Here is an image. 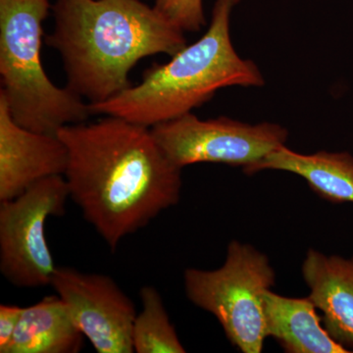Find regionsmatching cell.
Instances as JSON below:
<instances>
[{
  "instance_id": "1",
  "label": "cell",
  "mask_w": 353,
  "mask_h": 353,
  "mask_svg": "<svg viewBox=\"0 0 353 353\" xmlns=\"http://www.w3.org/2000/svg\"><path fill=\"white\" fill-rule=\"evenodd\" d=\"M70 199L109 248L148 226L181 199L182 169L166 157L152 129L108 116L67 125Z\"/></svg>"
},
{
  "instance_id": "2",
  "label": "cell",
  "mask_w": 353,
  "mask_h": 353,
  "mask_svg": "<svg viewBox=\"0 0 353 353\" xmlns=\"http://www.w3.org/2000/svg\"><path fill=\"white\" fill-rule=\"evenodd\" d=\"M51 11L54 29L44 41L62 58L67 88L90 104L132 87L139 60L188 46L180 27L141 0H54Z\"/></svg>"
},
{
  "instance_id": "3",
  "label": "cell",
  "mask_w": 353,
  "mask_h": 353,
  "mask_svg": "<svg viewBox=\"0 0 353 353\" xmlns=\"http://www.w3.org/2000/svg\"><path fill=\"white\" fill-rule=\"evenodd\" d=\"M241 0H216L208 32L185 46L168 63H154L143 80L113 99L90 104L92 114H104L154 127L182 117L210 101L222 88L262 87L257 65L234 50L230 21Z\"/></svg>"
},
{
  "instance_id": "4",
  "label": "cell",
  "mask_w": 353,
  "mask_h": 353,
  "mask_svg": "<svg viewBox=\"0 0 353 353\" xmlns=\"http://www.w3.org/2000/svg\"><path fill=\"white\" fill-rule=\"evenodd\" d=\"M51 6L50 0H0V94L20 126L57 134L92 114L82 97L57 87L44 71L43 25Z\"/></svg>"
},
{
  "instance_id": "5",
  "label": "cell",
  "mask_w": 353,
  "mask_h": 353,
  "mask_svg": "<svg viewBox=\"0 0 353 353\" xmlns=\"http://www.w3.org/2000/svg\"><path fill=\"white\" fill-rule=\"evenodd\" d=\"M275 282L269 257L236 240L228 245L226 259L219 268L183 272V288L190 303L214 316L228 340L243 353L263 350L268 338L264 294Z\"/></svg>"
},
{
  "instance_id": "6",
  "label": "cell",
  "mask_w": 353,
  "mask_h": 353,
  "mask_svg": "<svg viewBox=\"0 0 353 353\" xmlns=\"http://www.w3.org/2000/svg\"><path fill=\"white\" fill-rule=\"evenodd\" d=\"M68 199L64 176H53L16 199L0 201V273L14 287L50 285L57 266L46 241V223L64 214Z\"/></svg>"
},
{
  "instance_id": "7",
  "label": "cell",
  "mask_w": 353,
  "mask_h": 353,
  "mask_svg": "<svg viewBox=\"0 0 353 353\" xmlns=\"http://www.w3.org/2000/svg\"><path fill=\"white\" fill-rule=\"evenodd\" d=\"M152 132L166 157L181 169L221 163L245 171L289 139V131L274 123L250 125L224 116L201 120L192 112L158 124Z\"/></svg>"
},
{
  "instance_id": "8",
  "label": "cell",
  "mask_w": 353,
  "mask_h": 353,
  "mask_svg": "<svg viewBox=\"0 0 353 353\" xmlns=\"http://www.w3.org/2000/svg\"><path fill=\"white\" fill-rule=\"evenodd\" d=\"M50 287L97 352H134L132 328L138 312L112 278L57 267Z\"/></svg>"
},
{
  "instance_id": "9",
  "label": "cell",
  "mask_w": 353,
  "mask_h": 353,
  "mask_svg": "<svg viewBox=\"0 0 353 353\" xmlns=\"http://www.w3.org/2000/svg\"><path fill=\"white\" fill-rule=\"evenodd\" d=\"M68 161V150L57 134L20 126L0 94V201L16 199L43 179L64 176Z\"/></svg>"
},
{
  "instance_id": "10",
  "label": "cell",
  "mask_w": 353,
  "mask_h": 353,
  "mask_svg": "<svg viewBox=\"0 0 353 353\" xmlns=\"http://www.w3.org/2000/svg\"><path fill=\"white\" fill-rule=\"evenodd\" d=\"M309 299L321 311L323 326L353 352V257L326 255L310 248L301 266Z\"/></svg>"
},
{
  "instance_id": "11",
  "label": "cell",
  "mask_w": 353,
  "mask_h": 353,
  "mask_svg": "<svg viewBox=\"0 0 353 353\" xmlns=\"http://www.w3.org/2000/svg\"><path fill=\"white\" fill-rule=\"evenodd\" d=\"M309 297L294 299L264 294L267 336L273 338L288 353H350L330 336L322 317Z\"/></svg>"
},
{
  "instance_id": "12",
  "label": "cell",
  "mask_w": 353,
  "mask_h": 353,
  "mask_svg": "<svg viewBox=\"0 0 353 353\" xmlns=\"http://www.w3.org/2000/svg\"><path fill=\"white\" fill-rule=\"evenodd\" d=\"M265 170L289 172L301 176L317 196L332 203H353V157L350 153L321 150L303 154L281 146L243 173Z\"/></svg>"
},
{
  "instance_id": "13",
  "label": "cell",
  "mask_w": 353,
  "mask_h": 353,
  "mask_svg": "<svg viewBox=\"0 0 353 353\" xmlns=\"http://www.w3.org/2000/svg\"><path fill=\"white\" fill-rule=\"evenodd\" d=\"M83 336L64 301L57 294L48 296L23 307L7 353L80 352Z\"/></svg>"
},
{
  "instance_id": "14",
  "label": "cell",
  "mask_w": 353,
  "mask_h": 353,
  "mask_svg": "<svg viewBox=\"0 0 353 353\" xmlns=\"http://www.w3.org/2000/svg\"><path fill=\"white\" fill-rule=\"evenodd\" d=\"M141 312L137 315L132 328V345L138 353H185L163 299L152 285L139 290Z\"/></svg>"
},
{
  "instance_id": "15",
  "label": "cell",
  "mask_w": 353,
  "mask_h": 353,
  "mask_svg": "<svg viewBox=\"0 0 353 353\" xmlns=\"http://www.w3.org/2000/svg\"><path fill=\"white\" fill-rule=\"evenodd\" d=\"M155 8L183 32H199L206 24L203 0H153Z\"/></svg>"
},
{
  "instance_id": "16",
  "label": "cell",
  "mask_w": 353,
  "mask_h": 353,
  "mask_svg": "<svg viewBox=\"0 0 353 353\" xmlns=\"http://www.w3.org/2000/svg\"><path fill=\"white\" fill-rule=\"evenodd\" d=\"M22 311L23 307L20 306L0 305V353H7L19 324Z\"/></svg>"
}]
</instances>
